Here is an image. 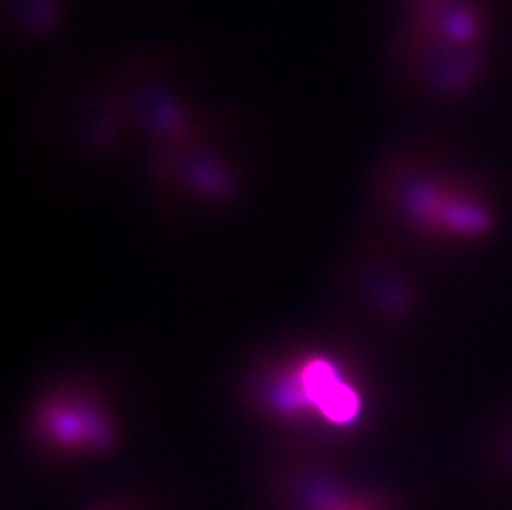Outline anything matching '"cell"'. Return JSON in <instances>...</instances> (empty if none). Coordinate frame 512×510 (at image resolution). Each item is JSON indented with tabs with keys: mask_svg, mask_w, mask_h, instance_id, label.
<instances>
[{
	"mask_svg": "<svg viewBox=\"0 0 512 510\" xmlns=\"http://www.w3.org/2000/svg\"><path fill=\"white\" fill-rule=\"evenodd\" d=\"M496 0H438L390 24L385 80L401 102L448 110L478 97L498 60Z\"/></svg>",
	"mask_w": 512,
	"mask_h": 510,
	"instance_id": "cell-1",
	"label": "cell"
},
{
	"mask_svg": "<svg viewBox=\"0 0 512 510\" xmlns=\"http://www.w3.org/2000/svg\"><path fill=\"white\" fill-rule=\"evenodd\" d=\"M267 403L279 416L314 419L339 429L352 426L362 413V396L334 361L310 357L285 370L267 390Z\"/></svg>",
	"mask_w": 512,
	"mask_h": 510,
	"instance_id": "cell-2",
	"label": "cell"
},
{
	"mask_svg": "<svg viewBox=\"0 0 512 510\" xmlns=\"http://www.w3.org/2000/svg\"><path fill=\"white\" fill-rule=\"evenodd\" d=\"M40 441L58 456L80 458L107 451L112 424L103 409L77 396H55L39 413Z\"/></svg>",
	"mask_w": 512,
	"mask_h": 510,
	"instance_id": "cell-3",
	"label": "cell"
},
{
	"mask_svg": "<svg viewBox=\"0 0 512 510\" xmlns=\"http://www.w3.org/2000/svg\"><path fill=\"white\" fill-rule=\"evenodd\" d=\"M14 34L25 44H49L67 22V0H12Z\"/></svg>",
	"mask_w": 512,
	"mask_h": 510,
	"instance_id": "cell-4",
	"label": "cell"
},
{
	"mask_svg": "<svg viewBox=\"0 0 512 510\" xmlns=\"http://www.w3.org/2000/svg\"><path fill=\"white\" fill-rule=\"evenodd\" d=\"M287 507L289 510H392L378 496L350 491L332 482H310Z\"/></svg>",
	"mask_w": 512,
	"mask_h": 510,
	"instance_id": "cell-5",
	"label": "cell"
},
{
	"mask_svg": "<svg viewBox=\"0 0 512 510\" xmlns=\"http://www.w3.org/2000/svg\"><path fill=\"white\" fill-rule=\"evenodd\" d=\"M88 510H148L140 502L128 501V499H112V501L102 502Z\"/></svg>",
	"mask_w": 512,
	"mask_h": 510,
	"instance_id": "cell-6",
	"label": "cell"
}]
</instances>
